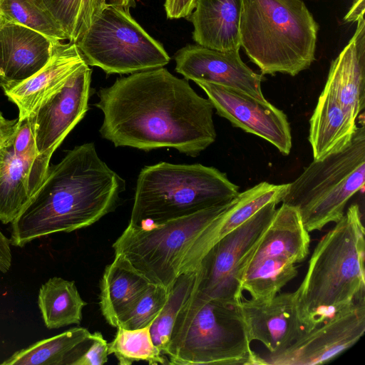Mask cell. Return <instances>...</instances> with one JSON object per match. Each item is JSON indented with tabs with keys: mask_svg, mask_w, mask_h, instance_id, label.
<instances>
[{
	"mask_svg": "<svg viewBox=\"0 0 365 365\" xmlns=\"http://www.w3.org/2000/svg\"><path fill=\"white\" fill-rule=\"evenodd\" d=\"M48 10L72 41L82 0H44Z\"/></svg>",
	"mask_w": 365,
	"mask_h": 365,
	"instance_id": "4dcf8cb0",
	"label": "cell"
},
{
	"mask_svg": "<svg viewBox=\"0 0 365 365\" xmlns=\"http://www.w3.org/2000/svg\"><path fill=\"white\" fill-rule=\"evenodd\" d=\"M175 71L186 80L207 82L235 89L267 101L261 88L263 75L242 60L239 51H220L198 44L188 45L174 56Z\"/></svg>",
	"mask_w": 365,
	"mask_h": 365,
	"instance_id": "5bb4252c",
	"label": "cell"
},
{
	"mask_svg": "<svg viewBox=\"0 0 365 365\" xmlns=\"http://www.w3.org/2000/svg\"><path fill=\"white\" fill-rule=\"evenodd\" d=\"M365 331V295L304 334L287 349L260 356L262 365H315L353 346Z\"/></svg>",
	"mask_w": 365,
	"mask_h": 365,
	"instance_id": "8fae6325",
	"label": "cell"
},
{
	"mask_svg": "<svg viewBox=\"0 0 365 365\" xmlns=\"http://www.w3.org/2000/svg\"><path fill=\"white\" fill-rule=\"evenodd\" d=\"M12 253L9 239L0 230V272L6 274L11 268Z\"/></svg>",
	"mask_w": 365,
	"mask_h": 365,
	"instance_id": "8d00e7d4",
	"label": "cell"
},
{
	"mask_svg": "<svg viewBox=\"0 0 365 365\" xmlns=\"http://www.w3.org/2000/svg\"><path fill=\"white\" fill-rule=\"evenodd\" d=\"M364 235L359 206L353 204L316 245L295 291L306 331L365 295Z\"/></svg>",
	"mask_w": 365,
	"mask_h": 365,
	"instance_id": "3957f363",
	"label": "cell"
},
{
	"mask_svg": "<svg viewBox=\"0 0 365 365\" xmlns=\"http://www.w3.org/2000/svg\"><path fill=\"white\" fill-rule=\"evenodd\" d=\"M365 184V127L364 119L351 143L343 150L313 160L288 183L281 202L297 208L307 230H321L338 222L351 197Z\"/></svg>",
	"mask_w": 365,
	"mask_h": 365,
	"instance_id": "ba28073f",
	"label": "cell"
},
{
	"mask_svg": "<svg viewBox=\"0 0 365 365\" xmlns=\"http://www.w3.org/2000/svg\"><path fill=\"white\" fill-rule=\"evenodd\" d=\"M349 43L332 61L324 90L334 96L353 120L365 107V20H356Z\"/></svg>",
	"mask_w": 365,
	"mask_h": 365,
	"instance_id": "d6986e66",
	"label": "cell"
},
{
	"mask_svg": "<svg viewBox=\"0 0 365 365\" xmlns=\"http://www.w3.org/2000/svg\"><path fill=\"white\" fill-rule=\"evenodd\" d=\"M37 304L46 327L55 329L80 324L87 302L81 297L74 281L53 277L40 287Z\"/></svg>",
	"mask_w": 365,
	"mask_h": 365,
	"instance_id": "d4e9b609",
	"label": "cell"
},
{
	"mask_svg": "<svg viewBox=\"0 0 365 365\" xmlns=\"http://www.w3.org/2000/svg\"><path fill=\"white\" fill-rule=\"evenodd\" d=\"M206 93L217 113L242 130L257 135L289 154L292 142L286 114L268 101H261L246 93L221 85L195 82Z\"/></svg>",
	"mask_w": 365,
	"mask_h": 365,
	"instance_id": "4fadbf2b",
	"label": "cell"
},
{
	"mask_svg": "<svg viewBox=\"0 0 365 365\" xmlns=\"http://www.w3.org/2000/svg\"><path fill=\"white\" fill-rule=\"evenodd\" d=\"M11 143L0 148V222L4 225L11 223L38 190L52 157L18 155Z\"/></svg>",
	"mask_w": 365,
	"mask_h": 365,
	"instance_id": "2e32d148",
	"label": "cell"
},
{
	"mask_svg": "<svg viewBox=\"0 0 365 365\" xmlns=\"http://www.w3.org/2000/svg\"><path fill=\"white\" fill-rule=\"evenodd\" d=\"M91 69L78 68L28 118L38 154L53 155L88 110Z\"/></svg>",
	"mask_w": 365,
	"mask_h": 365,
	"instance_id": "7c38bea8",
	"label": "cell"
},
{
	"mask_svg": "<svg viewBox=\"0 0 365 365\" xmlns=\"http://www.w3.org/2000/svg\"><path fill=\"white\" fill-rule=\"evenodd\" d=\"M26 26L0 19V87L8 91L42 68L54 43Z\"/></svg>",
	"mask_w": 365,
	"mask_h": 365,
	"instance_id": "e0dca14e",
	"label": "cell"
},
{
	"mask_svg": "<svg viewBox=\"0 0 365 365\" xmlns=\"http://www.w3.org/2000/svg\"><path fill=\"white\" fill-rule=\"evenodd\" d=\"M319 25L302 0H242L240 47L262 75L294 76L315 60Z\"/></svg>",
	"mask_w": 365,
	"mask_h": 365,
	"instance_id": "5b68a950",
	"label": "cell"
},
{
	"mask_svg": "<svg viewBox=\"0 0 365 365\" xmlns=\"http://www.w3.org/2000/svg\"><path fill=\"white\" fill-rule=\"evenodd\" d=\"M297 272L295 264L286 259L261 257L246 267L241 279V288L254 299L270 300L281 292Z\"/></svg>",
	"mask_w": 365,
	"mask_h": 365,
	"instance_id": "484cf974",
	"label": "cell"
},
{
	"mask_svg": "<svg viewBox=\"0 0 365 365\" xmlns=\"http://www.w3.org/2000/svg\"><path fill=\"white\" fill-rule=\"evenodd\" d=\"M239 192L214 167L167 162L145 166L137 179L129 224L161 223L227 203Z\"/></svg>",
	"mask_w": 365,
	"mask_h": 365,
	"instance_id": "52a82bcc",
	"label": "cell"
},
{
	"mask_svg": "<svg viewBox=\"0 0 365 365\" xmlns=\"http://www.w3.org/2000/svg\"><path fill=\"white\" fill-rule=\"evenodd\" d=\"M97 95L100 134L115 147L171 148L196 157L216 140L211 102L163 67L118 78Z\"/></svg>",
	"mask_w": 365,
	"mask_h": 365,
	"instance_id": "6da1fadb",
	"label": "cell"
},
{
	"mask_svg": "<svg viewBox=\"0 0 365 365\" xmlns=\"http://www.w3.org/2000/svg\"><path fill=\"white\" fill-rule=\"evenodd\" d=\"M309 232L298 210L282 203L245 264L264 257L286 259L294 264L306 259L309 252Z\"/></svg>",
	"mask_w": 365,
	"mask_h": 365,
	"instance_id": "44dd1931",
	"label": "cell"
},
{
	"mask_svg": "<svg viewBox=\"0 0 365 365\" xmlns=\"http://www.w3.org/2000/svg\"><path fill=\"white\" fill-rule=\"evenodd\" d=\"M107 4L130 10L136 5L135 0H107Z\"/></svg>",
	"mask_w": 365,
	"mask_h": 365,
	"instance_id": "f35d334b",
	"label": "cell"
},
{
	"mask_svg": "<svg viewBox=\"0 0 365 365\" xmlns=\"http://www.w3.org/2000/svg\"><path fill=\"white\" fill-rule=\"evenodd\" d=\"M250 344L240 304L208 298L196 288L175 319L164 355L173 365H262Z\"/></svg>",
	"mask_w": 365,
	"mask_h": 365,
	"instance_id": "8992f818",
	"label": "cell"
},
{
	"mask_svg": "<svg viewBox=\"0 0 365 365\" xmlns=\"http://www.w3.org/2000/svg\"><path fill=\"white\" fill-rule=\"evenodd\" d=\"M91 333L73 327L15 351L1 365H73L87 347Z\"/></svg>",
	"mask_w": 365,
	"mask_h": 365,
	"instance_id": "cb8c5ba5",
	"label": "cell"
},
{
	"mask_svg": "<svg viewBox=\"0 0 365 365\" xmlns=\"http://www.w3.org/2000/svg\"><path fill=\"white\" fill-rule=\"evenodd\" d=\"M278 203L267 204L211 247L199 265L197 290L200 293L210 299L240 303L245 262L270 224Z\"/></svg>",
	"mask_w": 365,
	"mask_h": 365,
	"instance_id": "30bf717a",
	"label": "cell"
},
{
	"mask_svg": "<svg viewBox=\"0 0 365 365\" xmlns=\"http://www.w3.org/2000/svg\"><path fill=\"white\" fill-rule=\"evenodd\" d=\"M168 295V289L150 284L130 309L119 319L118 327L138 329L152 324L161 312Z\"/></svg>",
	"mask_w": 365,
	"mask_h": 365,
	"instance_id": "f546056e",
	"label": "cell"
},
{
	"mask_svg": "<svg viewBox=\"0 0 365 365\" xmlns=\"http://www.w3.org/2000/svg\"><path fill=\"white\" fill-rule=\"evenodd\" d=\"M231 201L158 224H128L112 245L114 257L150 284L169 289L180 275L197 269L217 242V218Z\"/></svg>",
	"mask_w": 365,
	"mask_h": 365,
	"instance_id": "277c9868",
	"label": "cell"
},
{
	"mask_svg": "<svg viewBox=\"0 0 365 365\" xmlns=\"http://www.w3.org/2000/svg\"><path fill=\"white\" fill-rule=\"evenodd\" d=\"M107 0H82L72 41L75 43L107 6Z\"/></svg>",
	"mask_w": 365,
	"mask_h": 365,
	"instance_id": "d6a6232c",
	"label": "cell"
},
{
	"mask_svg": "<svg viewBox=\"0 0 365 365\" xmlns=\"http://www.w3.org/2000/svg\"><path fill=\"white\" fill-rule=\"evenodd\" d=\"M108 343L102 334L96 331L91 334L90 341L73 365H103L108 361Z\"/></svg>",
	"mask_w": 365,
	"mask_h": 365,
	"instance_id": "1f68e13d",
	"label": "cell"
},
{
	"mask_svg": "<svg viewBox=\"0 0 365 365\" xmlns=\"http://www.w3.org/2000/svg\"><path fill=\"white\" fill-rule=\"evenodd\" d=\"M150 283L118 257L108 264L100 284V309L106 321L118 327L125 314Z\"/></svg>",
	"mask_w": 365,
	"mask_h": 365,
	"instance_id": "603a6c76",
	"label": "cell"
},
{
	"mask_svg": "<svg viewBox=\"0 0 365 365\" xmlns=\"http://www.w3.org/2000/svg\"><path fill=\"white\" fill-rule=\"evenodd\" d=\"M357 126L337 99L323 89L309 120V141L314 160L345 149L351 142Z\"/></svg>",
	"mask_w": 365,
	"mask_h": 365,
	"instance_id": "7402d4cb",
	"label": "cell"
},
{
	"mask_svg": "<svg viewBox=\"0 0 365 365\" xmlns=\"http://www.w3.org/2000/svg\"><path fill=\"white\" fill-rule=\"evenodd\" d=\"M199 275L198 267L177 278L168 289V298L161 312L150 326L153 341L163 354L179 312L197 287Z\"/></svg>",
	"mask_w": 365,
	"mask_h": 365,
	"instance_id": "4316f807",
	"label": "cell"
},
{
	"mask_svg": "<svg viewBox=\"0 0 365 365\" xmlns=\"http://www.w3.org/2000/svg\"><path fill=\"white\" fill-rule=\"evenodd\" d=\"M84 63L86 62L76 43L56 41L50 59L42 68L4 91L9 100L19 109L18 120L27 118Z\"/></svg>",
	"mask_w": 365,
	"mask_h": 365,
	"instance_id": "ac0fdd59",
	"label": "cell"
},
{
	"mask_svg": "<svg viewBox=\"0 0 365 365\" xmlns=\"http://www.w3.org/2000/svg\"><path fill=\"white\" fill-rule=\"evenodd\" d=\"M124 180L87 143L49 166L38 190L11 223V245L88 227L113 212L125 190Z\"/></svg>",
	"mask_w": 365,
	"mask_h": 365,
	"instance_id": "7a4b0ae2",
	"label": "cell"
},
{
	"mask_svg": "<svg viewBox=\"0 0 365 365\" xmlns=\"http://www.w3.org/2000/svg\"><path fill=\"white\" fill-rule=\"evenodd\" d=\"M17 126L18 119H6L0 111V148L11 143Z\"/></svg>",
	"mask_w": 365,
	"mask_h": 365,
	"instance_id": "d590c367",
	"label": "cell"
},
{
	"mask_svg": "<svg viewBox=\"0 0 365 365\" xmlns=\"http://www.w3.org/2000/svg\"><path fill=\"white\" fill-rule=\"evenodd\" d=\"M242 0H197L188 19L198 45L220 51H240Z\"/></svg>",
	"mask_w": 365,
	"mask_h": 365,
	"instance_id": "ffe728a7",
	"label": "cell"
},
{
	"mask_svg": "<svg viewBox=\"0 0 365 365\" xmlns=\"http://www.w3.org/2000/svg\"><path fill=\"white\" fill-rule=\"evenodd\" d=\"M240 305L250 341H260L268 354L287 349L306 331L299 317L295 292H280L267 301L242 297Z\"/></svg>",
	"mask_w": 365,
	"mask_h": 365,
	"instance_id": "9a60e30c",
	"label": "cell"
},
{
	"mask_svg": "<svg viewBox=\"0 0 365 365\" xmlns=\"http://www.w3.org/2000/svg\"><path fill=\"white\" fill-rule=\"evenodd\" d=\"M197 0H165L164 8L169 19H188L193 11Z\"/></svg>",
	"mask_w": 365,
	"mask_h": 365,
	"instance_id": "e575fe53",
	"label": "cell"
},
{
	"mask_svg": "<svg viewBox=\"0 0 365 365\" xmlns=\"http://www.w3.org/2000/svg\"><path fill=\"white\" fill-rule=\"evenodd\" d=\"M0 19L26 26L53 41L68 39L44 0H0Z\"/></svg>",
	"mask_w": 365,
	"mask_h": 365,
	"instance_id": "83f0119b",
	"label": "cell"
},
{
	"mask_svg": "<svg viewBox=\"0 0 365 365\" xmlns=\"http://www.w3.org/2000/svg\"><path fill=\"white\" fill-rule=\"evenodd\" d=\"M364 0H354L353 4L344 17L347 22L356 21V20L364 16Z\"/></svg>",
	"mask_w": 365,
	"mask_h": 365,
	"instance_id": "74e56055",
	"label": "cell"
},
{
	"mask_svg": "<svg viewBox=\"0 0 365 365\" xmlns=\"http://www.w3.org/2000/svg\"><path fill=\"white\" fill-rule=\"evenodd\" d=\"M11 143L14 151L18 155L38 154L31 128L27 118L21 121L18 120V126Z\"/></svg>",
	"mask_w": 365,
	"mask_h": 365,
	"instance_id": "836d02e7",
	"label": "cell"
},
{
	"mask_svg": "<svg viewBox=\"0 0 365 365\" xmlns=\"http://www.w3.org/2000/svg\"><path fill=\"white\" fill-rule=\"evenodd\" d=\"M150 325L138 329L117 327L113 339L108 344V354H113L120 365L145 361L151 365L168 364V359L155 345Z\"/></svg>",
	"mask_w": 365,
	"mask_h": 365,
	"instance_id": "f1b7e54d",
	"label": "cell"
},
{
	"mask_svg": "<svg viewBox=\"0 0 365 365\" xmlns=\"http://www.w3.org/2000/svg\"><path fill=\"white\" fill-rule=\"evenodd\" d=\"M88 66L107 74H131L167 65L170 58L163 45L130 15L110 4L103 9L75 42Z\"/></svg>",
	"mask_w": 365,
	"mask_h": 365,
	"instance_id": "9c48e42d",
	"label": "cell"
}]
</instances>
